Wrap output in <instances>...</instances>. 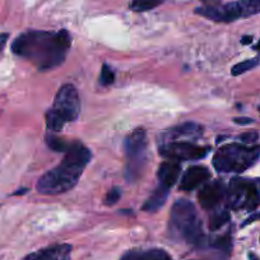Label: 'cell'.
<instances>
[{"label": "cell", "instance_id": "6da1fadb", "mask_svg": "<svg viewBox=\"0 0 260 260\" xmlns=\"http://www.w3.org/2000/svg\"><path fill=\"white\" fill-rule=\"evenodd\" d=\"M71 42V35L65 29L57 32L28 31L14 40L12 50L18 56L29 60L40 71H46L56 68L64 61Z\"/></svg>", "mask_w": 260, "mask_h": 260}, {"label": "cell", "instance_id": "7a4b0ae2", "mask_svg": "<svg viewBox=\"0 0 260 260\" xmlns=\"http://www.w3.org/2000/svg\"><path fill=\"white\" fill-rule=\"evenodd\" d=\"M91 158V149L79 142L71 143L59 166L47 171L39 180V192L45 195H57L73 189Z\"/></svg>", "mask_w": 260, "mask_h": 260}, {"label": "cell", "instance_id": "3957f363", "mask_svg": "<svg viewBox=\"0 0 260 260\" xmlns=\"http://www.w3.org/2000/svg\"><path fill=\"white\" fill-rule=\"evenodd\" d=\"M170 232L189 244H199L203 240L201 221L191 202L185 199L175 202L170 214Z\"/></svg>", "mask_w": 260, "mask_h": 260}, {"label": "cell", "instance_id": "277c9868", "mask_svg": "<svg viewBox=\"0 0 260 260\" xmlns=\"http://www.w3.org/2000/svg\"><path fill=\"white\" fill-rule=\"evenodd\" d=\"M81 110L78 92L72 84H64L55 96L54 105L46 114L47 129L51 132H60L64 125L74 121Z\"/></svg>", "mask_w": 260, "mask_h": 260}, {"label": "cell", "instance_id": "5b68a950", "mask_svg": "<svg viewBox=\"0 0 260 260\" xmlns=\"http://www.w3.org/2000/svg\"><path fill=\"white\" fill-rule=\"evenodd\" d=\"M260 157L259 146L232 143L223 146L213 157V166L219 172H242Z\"/></svg>", "mask_w": 260, "mask_h": 260}, {"label": "cell", "instance_id": "8992f818", "mask_svg": "<svg viewBox=\"0 0 260 260\" xmlns=\"http://www.w3.org/2000/svg\"><path fill=\"white\" fill-rule=\"evenodd\" d=\"M147 134L144 129H136L125 138L124 151L126 157L125 177L127 181L133 182L141 176L147 159Z\"/></svg>", "mask_w": 260, "mask_h": 260}, {"label": "cell", "instance_id": "52a82bcc", "mask_svg": "<svg viewBox=\"0 0 260 260\" xmlns=\"http://www.w3.org/2000/svg\"><path fill=\"white\" fill-rule=\"evenodd\" d=\"M226 198L230 208L254 211L260 206V180H231Z\"/></svg>", "mask_w": 260, "mask_h": 260}, {"label": "cell", "instance_id": "ba28073f", "mask_svg": "<svg viewBox=\"0 0 260 260\" xmlns=\"http://www.w3.org/2000/svg\"><path fill=\"white\" fill-rule=\"evenodd\" d=\"M260 12V0H239L222 7H203L195 9V13L214 22H232L247 18Z\"/></svg>", "mask_w": 260, "mask_h": 260}, {"label": "cell", "instance_id": "9c48e42d", "mask_svg": "<svg viewBox=\"0 0 260 260\" xmlns=\"http://www.w3.org/2000/svg\"><path fill=\"white\" fill-rule=\"evenodd\" d=\"M208 147H201L191 142H170L161 144L159 154L172 161H195L207 156Z\"/></svg>", "mask_w": 260, "mask_h": 260}, {"label": "cell", "instance_id": "30bf717a", "mask_svg": "<svg viewBox=\"0 0 260 260\" xmlns=\"http://www.w3.org/2000/svg\"><path fill=\"white\" fill-rule=\"evenodd\" d=\"M203 134V127L197 122H184L181 125L171 127L162 134V144L170 142H187L195 141Z\"/></svg>", "mask_w": 260, "mask_h": 260}, {"label": "cell", "instance_id": "8fae6325", "mask_svg": "<svg viewBox=\"0 0 260 260\" xmlns=\"http://www.w3.org/2000/svg\"><path fill=\"white\" fill-rule=\"evenodd\" d=\"M227 189L221 180H216L207 184L203 189L199 191L198 199L201 206L204 209H212L218 206L222 199L226 197Z\"/></svg>", "mask_w": 260, "mask_h": 260}, {"label": "cell", "instance_id": "7c38bea8", "mask_svg": "<svg viewBox=\"0 0 260 260\" xmlns=\"http://www.w3.org/2000/svg\"><path fill=\"white\" fill-rule=\"evenodd\" d=\"M211 177V172L204 166H191L185 171L180 182V189L185 191H190L204 184Z\"/></svg>", "mask_w": 260, "mask_h": 260}, {"label": "cell", "instance_id": "4fadbf2b", "mask_svg": "<svg viewBox=\"0 0 260 260\" xmlns=\"http://www.w3.org/2000/svg\"><path fill=\"white\" fill-rule=\"evenodd\" d=\"M71 245H55V246L32 252L24 260H71Z\"/></svg>", "mask_w": 260, "mask_h": 260}, {"label": "cell", "instance_id": "5bb4252c", "mask_svg": "<svg viewBox=\"0 0 260 260\" xmlns=\"http://www.w3.org/2000/svg\"><path fill=\"white\" fill-rule=\"evenodd\" d=\"M180 172H181V166H180V164L177 161L169 159V161L164 162L159 166L158 172H157L159 185L170 189L177 181V179L180 176Z\"/></svg>", "mask_w": 260, "mask_h": 260}, {"label": "cell", "instance_id": "9a60e30c", "mask_svg": "<svg viewBox=\"0 0 260 260\" xmlns=\"http://www.w3.org/2000/svg\"><path fill=\"white\" fill-rule=\"evenodd\" d=\"M121 260H172L166 251L161 249L134 250L122 256Z\"/></svg>", "mask_w": 260, "mask_h": 260}, {"label": "cell", "instance_id": "2e32d148", "mask_svg": "<svg viewBox=\"0 0 260 260\" xmlns=\"http://www.w3.org/2000/svg\"><path fill=\"white\" fill-rule=\"evenodd\" d=\"M167 195H169V189L162 186V185H159V186L154 190L153 194L147 199L146 203L142 207V209L146 212H157L161 207H164L165 202H166L167 199Z\"/></svg>", "mask_w": 260, "mask_h": 260}, {"label": "cell", "instance_id": "e0dca14e", "mask_svg": "<svg viewBox=\"0 0 260 260\" xmlns=\"http://www.w3.org/2000/svg\"><path fill=\"white\" fill-rule=\"evenodd\" d=\"M164 0H133L129 4V8L133 12H147L156 8L159 4H162Z\"/></svg>", "mask_w": 260, "mask_h": 260}, {"label": "cell", "instance_id": "ac0fdd59", "mask_svg": "<svg viewBox=\"0 0 260 260\" xmlns=\"http://www.w3.org/2000/svg\"><path fill=\"white\" fill-rule=\"evenodd\" d=\"M259 64H260V56L252 57V59H247L245 60V61H241L239 62V64L235 65L234 68H232L231 73L232 76H240V74L246 73V72L254 69L255 67H257Z\"/></svg>", "mask_w": 260, "mask_h": 260}, {"label": "cell", "instance_id": "d6986e66", "mask_svg": "<svg viewBox=\"0 0 260 260\" xmlns=\"http://www.w3.org/2000/svg\"><path fill=\"white\" fill-rule=\"evenodd\" d=\"M230 221V213L226 211H222V212H217L214 213L213 216H211L209 218V229L212 231H216V230L221 229L223 224H226L227 222Z\"/></svg>", "mask_w": 260, "mask_h": 260}, {"label": "cell", "instance_id": "ffe728a7", "mask_svg": "<svg viewBox=\"0 0 260 260\" xmlns=\"http://www.w3.org/2000/svg\"><path fill=\"white\" fill-rule=\"evenodd\" d=\"M46 144L49 146L50 149H52V151L55 152H67L69 146H71V144L65 143L64 141H61V139H59L57 137L54 136L46 137Z\"/></svg>", "mask_w": 260, "mask_h": 260}, {"label": "cell", "instance_id": "44dd1931", "mask_svg": "<svg viewBox=\"0 0 260 260\" xmlns=\"http://www.w3.org/2000/svg\"><path fill=\"white\" fill-rule=\"evenodd\" d=\"M114 79H115L114 71L110 68L109 65L106 64L102 65L101 76H100V83H101L102 86H110V84L114 83Z\"/></svg>", "mask_w": 260, "mask_h": 260}, {"label": "cell", "instance_id": "7402d4cb", "mask_svg": "<svg viewBox=\"0 0 260 260\" xmlns=\"http://www.w3.org/2000/svg\"><path fill=\"white\" fill-rule=\"evenodd\" d=\"M121 197V190L119 187H112L109 192H107L106 198H105V204L107 206H114L115 203H117V201Z\"/></svg>", "mask_w": 260, "mask_h": 260}, {"label": "cell", "instance_id": "603a6c76", "mask_svg": "<svg viewBox=\"0 0 260 260\" xmlns=\"http://www.w3.org/2000/svg\"><path fill=\"white\" fill-rule=\"evenodd\" d=\"M257 133H255V132H249V133H245L242 134V136L239 137L240 141L242 142L244 144H251L254 143L255 141H257Z\"/></svg>", "mask_w": 260, "mask_h": 260}, {"label": "cell", "instance_id": "cb8c5ba5", "mask_svg": "<svg viewBox=\"0 0 260 260\" xmlns=\"http://www.w3.org/2000/svg\"><path fill=\"white\" fill-rule=\"evenodd\" d=\"M234 121L239 125H247V124H251L252 119H250V117H236Z\"/></svg>", "mask_w": 260, "mask_h": 260}, {"label": "cell", "instance_id": "d4e9b609", "mask_svg": "<svg viewBox=\"0 0 260 260\" xmlns=\"http://www.w3.org/2000/svg\"><path fill=\"white\" fill-rule=\"evenodd\" d=\"M8 34H0V51L4 49V46H6L7 41H8Z\"/></svg>", "mask_w": 260, "mask_h": 260}, {"label": "cell", "instance_id": "484cf974", "mask_svg": "<svg viewBox=\"0 0 260 260\" xmlns=\"http://www.w3.org/2000/svg\"><path fill=\"white\" fill-rule=\"evenodd\" d=\"M203 2L208 4V7H216L219 3V0H203Z\"/></svg>", "mask_w": 260, "mask_h": 260}, {"label": "cell", "instance_id": "4316f807", "mask_svg": "<svg viewBox=\"0 0 260 260\" xmlns=\"http://www.w3.org/2000/svg\"><path fill=\"white\" fill-rule=\"evenodd\" d=\"M251 41H252L251 36H244V37H242V40H241V44H244V45L251 44Z\"/></svg>", "mask_w": 260, "mask_h": 260}, {"label": "cell", "instance_id": "83f0119b", "mask_svg": "<svg viewBox=\"0 0 260 260\" xmlns=\"http://www.w3.org/2000/svg\"><path fill=\"white\" fill-rule=\"evenodd\" d=\"M255 50H257V51H260V41L257 42V45L255 46Z\"/></svg>", "mask_w": 260, "mask_h": 260}]
</instances>
